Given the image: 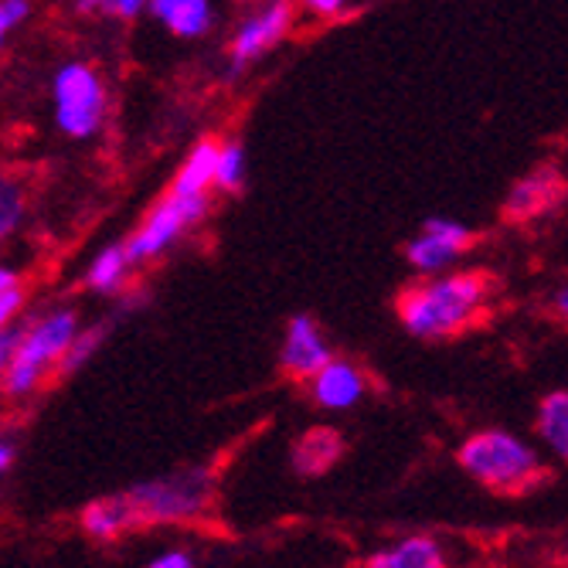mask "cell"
Masks as SVG:
<instances>
[{
  "mask_svg": "<svg viewBox=\"0 0 568 568\" xmlns=\"http://www.w3.org/2000/svg\"><path fill=\"white\" fill-rule=\"evenodd\" d=\"M484 296H487V283L480 276L456 273V276H446V280L402 293L398 314H402V324L408 334L436 341V337L456 334L463 324H467L480 310Z\"/></svg>",
  "mask_w": 568,
  "mask_h": 568,
  "instance_id": "cell-1",
  "label": "cell"
},
{
  "mask_svg": "<svg viewBox=\"0 0 568 568\" xmlns=\"http://www.w3.org/2000/svg\"><path fill=\"white\" fill-rule=\"evenodd\" d=\"M75 334H79V317L72 314V310H55V314H48L38 324H31L28 331H21L8 368L0 372V378H4V392L8 395L34 392L44 368L55 365Z\"/></svg>",
  "mask_w": 568,
  "mask_h": 568,
  "instance_id": "cell-2",
  "label": "cell"
},
{
  "mask_svg": "<svg viewBox=\"0 0 568 568\" xmlns=\"http://www.w3.org/2000/svg\"><path fill=\"white\" fill-rule=\"evenodd\" d=\"M459 467L487 487L518 490L541 470V463H538V453L528 443H521L518 436L490 429V433L470 436L463 443Z\"/></svg>",
  "mask_w": 568,
  "mask_h": 568,
  "instance_id": "cell-3",
  "label": "cell"
},
{
  "mask_svg": "<svg viewBox=\"0 0 568 568\" xmlns=\"http://www.w3.org/2000/svg\"><path fill=\"white\" fill-rule=\"evenodd\" d=\"M209 497H212V477L204 470H184L164 480H146L126 494L136 521H150V525L191 521L197 514H204Z\"/></svg>",
  "mask_w": 568,
  "mask_h": 568,
  "instance_id": "cell-4",
  "label": "cell"
},
{
  "mask_svg": "<svg viewBox=\"0 0 568 568\" xmlns=\"http://www.w3.org/2000/svg\"><path fill=\"white\" fill-rule=\"evenodd\" d=\"M51 95H55V123L65 136L85 140L102 126V116H106V89H102V79L82 65V62H69L55 72V82H51Z\"/></svg>",
  "mask_w": 568,
  "mask_h": 568,
  "instance_id": "cell-5",
  "label": "cell"
},
{
  "mask_svg": "<svg viewBox=\"0 0 568 568\" xmlns=\"http://www.w3.org/2000/svg\"><path fill=\"white\" fill-rule=\"evenodd\" d=\"M204 215H209V197H204V191L201 194H171L168 201H161L158 209L150 212V219L143 222V229L123 245L126 263L136 266L143 260H153V255H161L171 242H178Z\"/></svg>",
  "mask_w": 568,
  "mask_h": 568,
  "instance_id": "cell-6",
  "label": "cell"
},
{
  "mask_svg": "<svg viewBox=\"0 0 568 568\" xmlns=\"http://www.w3.org/2000/svg\"><path fill=\"white\" fill-rule=\"evenodd\" d=\"M293 24V8L286 0H273L263 11H255L252 18L242 21V28L235 31V41H232V72L245 69L248 62H255L270 51L273 44H280L286 38Z\"/></svg>",
  "mask_w": 568,
  "mask_h": 568,
  "instance_id": "cell-7",
  "label": "cell"
},
{
  "mask_svg": "<svg viewBox=\"0 0 568 568\" xmlns=\"http://www.w3.org/2000/svg\"><path fill=\"white\" fill-rule=\"evenodd\" d=\"M470 239L474 235H470L467 225L449 222V219H429L426 232L408 242L405 255L419 273H443L456 260V255L470 245Z\"/></svg>",
  "mask_w": 568,
  "mask_h": 568,
  "instance_id": "cell-8",
  "label": "cell"
},
{
  "mask_svg": "<svg viewBox=\"0 0 568 568\" xmlns=\"http://www.w3.org/2000/svg\"><path fill=\"white\" fill-rule=\"evenodd\" d=\"M331 347L321 337V327L314 324V317L296 314L286 327V341H283V354L280 365L293 375V378H310L317 368H324L331 361Z\"/></svg>",
  "mask_w": 568,
  "mask_h": 568,
  "instance_id": "cell-9",
  "label": "cell"
},
{
  "mask_svg": "<svg viewBox=\"0 0 568 568\" xmlns=\"http://www.w3.org/2000/svg\"><path fill=\"white\" fill-rule=\"evenodd\" d=\"M314 398L317 405L331 408V412H341V408H351L361 402V395H365V375H361L354 365H347V361H327L324 368H317L314 375Z\"/></svg>",
  "mask_w": 568,
  "mask_h": 568,
  "instance_id": "cell-10",
  "label": "cell"
},
{
  "mask_svg": "<svg viewBox=\"0 0 568 568\" xmlns=\"http://www.w3.org/2000/svg\"><path fill=\"white\" fill-rule=\"evenodd\" d=\"M150 14L178 38H201L212 28V0H150Z\"/></svg>",
  "mask_w": 568,
  "mask_h": 568,
  "instance_id": "cell-11",
  "label": "cell"
},
{
  "mask_svg": "<svg viewBox=\"0 0 568 568\" xmlns=\"http://www.w3.org/2000/svg\"><path fill=\"white\" fill-rule=\"evenodd\" d=\"M133 525H140V521H136V514L126 497H106V500H95L82 510V528L99 541H113L116 535H123Z\"/></svg>",
  "mask_w": 568,
  "mask_h": 568,
  "instance_id": "cell-12",
  "label": "cell"
},
{
  "mask_svg": "<svg viewBox=\"0 0 568 568\" xmlns=\"http://www.w3.org/2000/svg\"><path fill=\"white\" fill-rule=\"evenodd\" d=\"M368 565L372 568H439L443 565V548L433 538L416 535V538H405L402 545H395L392 551L372 555Z\"/></svg>",
  "mask_w": 568,
  "mask_h": 568,
  "instance_id": "cell-13",
  "label": "cell"
},
{
  "mask_svg": "<svg viewBox=\"0 0 568 568\" xmlns=\"http://www.w3.org/2000/svg\"><path fill=\"white\" fill-rule=\"evenodd\" d=\"M215 158H219V143H212V140L197 143L187 153L184 168L178 171V178L171 184V194H201V191H209L212 181H215Z\"/></svg>",
  "mask_w": 568,
  "mask_h": 568,
  "instance_id": "cell-14",
  "label": "cell"
},
{
  "mask_svg": "<svg viewBox=\"0 0 568 568\" xmlns=\"http://www.w3.org/2000/svg\"><path fill=\"white\" fill-rule=\"evenodd\" d=\"M337 453H341V436L331 429H317V433H310L296 443L293 463H296L300 474H324Z\"/></svg>",
  "mask_w": 568,
  "mask_h": 568,
  "instance_id": "cell-15",
  "label": "cell"
},
{
  "mask_svg": "<svg viewBox=\"0 0 568 568\" xmlns=\"http://www.w3.org/2000/svg\"><path fill=\"white\" fill-rule=\"evenodd\" d=\"M551 194H555V178L551 174H531V178H525V181H518V184L510 187V194H507V215L528 219V215L545 209V204L551 201Z\"/></svg>",
  "mask_w": 568,
  "mask_h": 568,
  "instance_id": "cell-16",
  "label": "cell"
},
{
  "mask_svg": "<svg viewBox=\"0 0 568 568\" xmlns=\"http://www.w3.org/2000/svg\"><path fill=\"white\" fill-rule=\"evenodd\" d=\"M538 433L541 439L558 453V459L568 456V395L565 392H551L541 402L538 412Z\"/></svg>",
  "mask_w": 568,
  "mask_h": 568,
  "instance_id": "cell-17",
  "label": "cell"
},
{
  "mask_svg": "<svg viewBox=\"0 0 568 568\" xmlns=\"http://www.w3.org/2000/svg\"><path fill=\"white\" fill-rule=\"evenodd\" d=\"M126 270H130V263H126L123 245H106V248H102V252L95 255V260H92L85 283H89L95 293H116V290L123 286Z\"/></svg>",
  "mask_w": 568,
  "mask_h": 568,
  "instance_id": "cell-18",
  "label": "cell"
},
{
  "mask_svg": "<svg viewBox=\"0 0 568 568\" xmlns=\"http://www.w3.org/2000/svg\"><path fill=\"white\" fill-rule=\"evenodd\" d=\"M24 219V191L14 178L0 174V242L18 232Z\"/></svg>",
  "mask_w": 568,
  "mask_h": 568,
  "instance_id": "cell-19",
  "label": "cell"
},
{
  "mask_svg": "<svg viewBox=\"0 0 568 568\" xmlns=\"http://www.w3.org/2000/svg\"><path fill=\"white\" fill-rule=\"evenodd\" d=\"M245 181V150L242 143H222L215 158V181L222 191H239Z\"/></svg>",
  "mask_w": 568,
  "mask_h": 568,
  "instance_id": "cell-20",
  "label": "cell"
},
{
  "mask_svg": "<svg viewBox=\"0 0 568 568\" xmlns=\"http://www.w3.org/2000/svg\"><path fill=\"white\" fill-rule=\"evenodd\" d=\"M99 341H102V327H95V331H89V334H75L72 337V344L65 347V354L59 357L62 361V372H75V368H82L85 361L92 357V351L99 347Z\"/></svg>",
  "mask_w": 568,
  "mask_h": 568,
  "instance_id": "cell-21",
  "label": "cell"
},
{
  "mask_svg": "<svg viewBox=\"0 0 568 568\" xmlns=\"http://www.w3.org/2000/svg\"><path fill=\"white\" fill-rule=\"evenodd\" d=\"M31 14V0H0V48H4L8 34L24 24V18Z\"/></svg>",
  "mask_w": 568,
  "mask_h": 568,
  "instance_id": "cell-22",
  "label": "cell"
},
{
  "mask_svg": "<svg viewBox=\"0 0 568 568\" xmlns=\"http://www.w3.org/2000/svg\"><path fill=\"white\" fill-rule=\"evenodd\" d=\"M24 306V290L14 283L11 290H4L0 293V331L4 327H11V321L18 317V310Z\"/></svg>",
  "mask_w": 568,
  "mask_h": 568,
  "instance_id": "cell-23",
  "label": "cell"
},
{
  "mask_svg": "<svg viewBox=\"0 0 568 568\" xmlns=\"http://www.w3.org/2000/svg\"><path fill=\"white\" fill-rule=\"evenodd\" d=\"M191 565H194V558L187 551H168L150 561V568H191Z\"/></svg>",
  "mask_w": 568,
  "mask_h": 568,
  "instance_id": "cell-24",
  "label": "cell"
},
{
  "mask_svg": "<svg viewBox=\"0 0 568 568\" xmlns=\"http://www.w3.org/2000/svg\"><path fill=\"white\" fill-rule=\"evenodd\" d=\"M18 337H21V331H11V327L0 331V372L8 368V361H11V354H14V344H18Z\"/></svg>",
  "mask_w": 568,
  "mask_h": 568,
  "instance_id": "cell-25",
  "label": "cell"
},
{
  "mask_svg": "<svg viewBox=\"0 0 568 568\" xmlns=\"http://www.w3.org/2000/svg\"><path fill=\"white\" fill-rule=\"evenodd\" d=\"M306 8L314 14H321V18H334V14H341L347 8V0H306Z\"/></svg>",
  "mask_w": 568,
  "mask_h": 568,
  "instance_id": "cell-26",
  "label": "cell"
},
{
  "mask_svg": "<svg viewBox=\"0 0 568 568\" xmlns=\"http://www.w3.org/2000/svg\"><path fill=\"white\" fill-rule=\"evenodd\" d=\"M110 11H116L123 18H136L143 11V0H110Z\"/></svg>",
  "mask_w": 568,
  "mask_h": 568,
  "instance_id": "cell-27",
  "label": "cell"
},
{
  "mask_svg": "<svg viewBox=\"0 0 568 568\" xmlns=\"http://www.w3.org/2000/svg\"><path fill=\"white\" fill-rule=\"evenodd\" d=\"M11 463H14V446L11 443H0V474H4Z\"/></svg>",
  "mask_w": 568,
  "mask_h": 568,
  "instance_id": "cell-28",
  "label": "cell"
},
{
  "mask_svg": "<svg viewBox=\"0 0 568 568\" xmlns=\"http://www.w3.org/2000/svg\"><path fill=\"white\" fill-rule=\"evenodd\" d=\"M14 283H18V273H14V270H8V266H0V293L11 290Z\"/></svg>",
  "mask_w": 568,
  "mask_h": 568,
  "instance_id": "cell-29",
  "label": "cell"
},
{
  "mask_svg": "<svg viewBox=\"0 0 568 568\" xmlns=\"http://www.w3.org/2000/svg\"><path fill=\"white\" fill-rule=\"evenodd\" d=\"M92 4H95V8H99V4H106V8H110V0H92Z\"/></svg>",
  "mask_w": 568,
  "mask_h": 568,
  "instance_id": "cell-30",
  "label": "cell"
}]
</instances>
